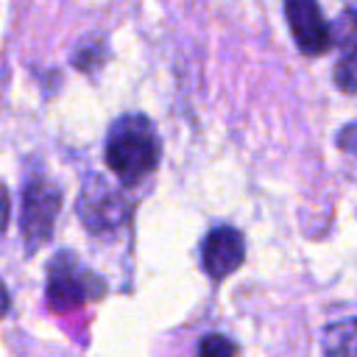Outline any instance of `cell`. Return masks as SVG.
<instances>
[{"label":"cell","mask_w":357,"mask_h":357,"mask_svg":"<svg viewBox=\"0 0 357 357\" xmlns=\"http://www.w3.org/2000/svg\"><path fill=\"white\" fill-rule=\"evenodd\" d=\"M335 84L340 92L354 95L357 92V56L354 59H340L335 64Z\"/></svg>","instance_id":"30bf717a"},{"label":"cell","mask_w":357,"mask_h":357,"mask_svg":"<svg viewBox=\"0 0 357 357\" xmlns=\"http://www.w3.org/2000/svg\"><path fill=\"white\" fill-rule=\"evenodd\" d=\"M284 17H287L296 47L304 56L315 59L332 47L329 22L324 20L318 0H284Z\"/></svg>","instance_id":"5b68a950"},{"label":"cell","mask_w":357,"mask_h":357,"mask_svg":"<svg viewBox=\"0 0 357 357\" xmlns=\"http://www.w3.org/2000/svg\"><path fill=\"white\" fill-rule=\"evenodd\" d=\"M8 215H11V201H8V190H6V184L0 181V234H3L6 226H8Z\"/></svg>","instance_id":"7c38bea8"},{"label":"cell","mask_w":357,"mask_h":357,"mask_svg":"<svg viewBox=\"0 0 357 357\" xmlns=\"http://www.w3.org/2000/svg\"><path fill=\"white\" fill-rule=\"evenodd\" d=\"M337 148H340L343 153L357 156V120L349 123V126H343V128L337 131Z\"/></svg>","instance_id":"8fae6325"},{"label":"cell","mask_w":357,"mask_h":357,"mask_svg":"<svg viewBox=\"0 0 357 357\" xmlns=\"http://www.w3.org/2000/svg\"><path fill=\"white\" fill-rule=\"evenodd\" d=\"M324 357H357V318L335 321L321 335Z\"/></svg>","instance_id":"52a82bcc"},{"label":"cell","mask_w":357,"mask_h":357,"mask_svg":"<svg viewBox=\"0 0 357 357\" xmlns=\"http://www.w3.org/2000/svg\"><path fill=\"white\" fill-rule=\"evenodd\" d=\"M245 259V240L243 231L234 226H215L201 245V265L204 271L220 282L229 273H234Z\"/></svg>","instance_id":"8992f818"},{"label":"cell","mask_w":357,"mask_h":357,"mask_svg":"<svg viewBox=\"0 0 357 357\" xmlns=\"http://www.w3.org/2000/svg\"><path fill=\"white\" fill-rule=\"evenodd\" d=\"M75 212L81 218V223L92 231V234H112L120 226L128 223L131 218V201L112 187L106 178L100 176H89L84 181L81 198L75 204Z\"/></svg>","instance_id":"277c9868"},{"label":"cell","mask_w":357,"mask_h":357,"mask_svg":"<svg viewBox=\"0 0 357 357\" xmlns=\"http://www.w3.org/2000/svg\"><path fill=\"white\" fill-rule=\"evenodd\" d=\"M8 307H11V296H8V290H6V284L0 282V318L8 312Z\"/></svg>","instance_id":"4fadbf2b"},{"label":"cell","mask_w":357,"mask_h":357,"mask_svg":"<svg viewBox=\"0 0 357 357\" xmlns=\"http://www.w3.org/2000/svg\"><path fill=\"white\" fill-rule=\"evenodd\" d=\"M59 209H61V187L50 181L45 173L28 176L20 195V234L28 254H33L50 240Z\"/></svg>","instance_id":"3957f363"},{"label":"cell","mask_w":357,"mask_h":357,"mask_svg":"<svg viewBox=\"0 0 357 357\" xmlns=\"http://www.w3.org/2000/svg\"><path fill=\"white\" fill-rule=\"evenodd\" d=\"M234 354H237V346L220 332L206 335L198 346V357H234Z\"/></svg>","instance_id":"9c48e42d"},{"label":"cell","mask_w":357,"mask_h":357,"mask_svg":"<svg viewBox=\"0 0 357 357\" xmlns=\"http://www.w3.org/2000/svg\"><path fill=\"white\" fill-rule=\"evenodd\" d=\"M329 39H332V47H337L343 53V59L357 56V11L354 8H346L329 25Z\"/></svg>","instance_id":"ba28073f"},{"label":"cell","mask_w":357,"mask_h":357,"mask_svg":"<svg viewBox=\"0 0 357 357\" xmlns=\"http://www.w3.org/2000/svg\"><path fill=\"white\" fill-rule=\"evenodd\" d=\"M106 293V282L95 276L73 251H59L47 262L45 301L53 312H67L78 304L95 301Z\"/></svg>","instance_id":"7a4b0ae2"},{"label":"cell","mask_w":357,"mask_h":357,"mask_svg":"<svg viewBox=\"0 0 357 357\" xmlns=\"http://www.w3.org/2000/svg\"><path fill=\"white\" fill-rule=\"evenodd\" d=\"M159 165V137L145 114H123L106 137V167L120 184H139Z\"/></svg>","instance_id":"6da1fadb"}]
</instances>
